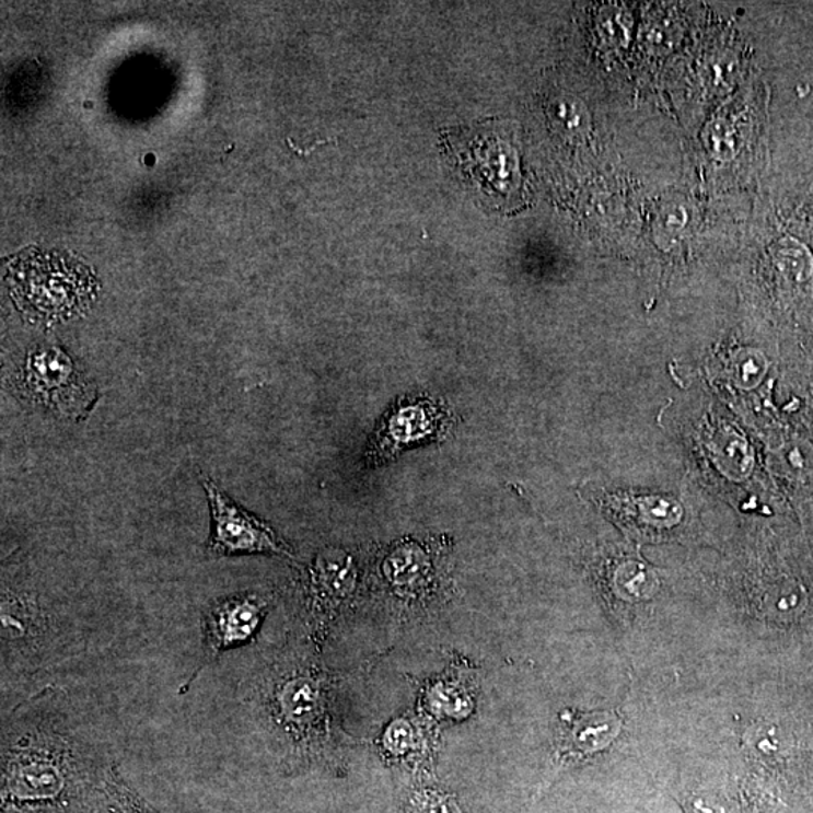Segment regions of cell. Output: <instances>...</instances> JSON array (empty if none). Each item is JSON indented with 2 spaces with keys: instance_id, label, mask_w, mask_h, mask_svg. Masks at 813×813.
Returning a JSON list of instances; mask_svg holds the SVG:
<instances>
[{
  "instance_id": "1",
  "label": "cell",
  "mask_w": 813,
  "mask_h": 813,
  "mask_svg": "<svg viewBox=\"0 0 813 813\" xmlns=\"http://www.w3.org/2000/svg\"><path fill=\"white\" fill-rule=\"evenodd\" d=\"M271 728L300 758L327 759L339 743L330 676L310 664L276 667L264 688Z\"/></svg>"
},
{
  "instance_id": "2",
  "label": "cell",
  "mask_w": 813,
  "mask_h": 813,
  "mask_svg": "<svg viewBox=\"0 0 813 813\" xmlns=\"http://www.w3.org/2000/svg\"><path fill=\"white\" fill-rule=\"evenodd\" d=\"M8 288L15 306L35 324L67 322L90 310L97 280L90 268L59 252L30 249L8 262Z\"/></svg>"
},
{
  "instance_id": "3",
  "label": "cell",
  "mask_w": 813,
  "mask_h": 813,
  "mask_svg": "<svg viewBox=\"0 0 813 813\" xmlns=\"http://www.w3.org/2000/svg\"><path fill=\"white\" fill-rule=\"evenodd\" d=\"M20 396L56 418L80 422L94 410L98 388L62 348L37 347L15 372Z\"/></svg>"
},
{
  "instance_id": "4",
  "label": "cell",
  "mask_w": 813,
  "mask_h": 813,
  "mask_svg": "<svg viewBox=\"0 0 813 813\" xmlns=\"http://www.w3.org/2000/svg\"><path fill=\"white\" fill-rule=\"evenodd\" d=\"M70 743L50 732H26L3 748V787L11 800H54L67 787L71 765Z\"/></svg>"
},
{
  "instance_id": "5",
  "label": "cell",
  "mask_w": 813,
  "mask_h": 813,
  "mask_svg": "<svg viewBox=\"0 0 813 813\" xmlns=\"http://www.w3.org/2000/svg\"><path fill=\"white\" fill-rule=\"evenodd\" d=\"M359 567L350 553L326 548L303 572L304 614L312 640L322 647L336 619L355 599Z\"/></svg>"
},
{
  "instance_id": "6",
  "label": "cell",
  "mask_w": 813,
  "mask_h": 813,
  "mask_svg": "<svg viewBox=\"0 0 813 813\" xmlns=\"http://www.w3.org/2000/svg\"><path fill=\"white\" fill-rule=\"evenodd\" d=\"M204 488L211 514L208 555L213 558L242 555L292 556L290 546L274 529L240 508L213 480H204Z\"/></svg>"
},
{
  "instance_id": "7",
  "label": "cell",
  "mask_w": 813,
  "mask_h": 813,
  "mask_svg": "<svg viewBox=\"0 0 813 813\" xmlns=\"http://www.w3.org/2000/svg\"><path fill=\"white\" fill-rule=\"evenodd\" d=\"M270 606L271 596L259 592H244L211 603L202 614V663L184 684L183 692L198 678L199 672L213 664L223 652L252 642Z\"/></svg>"
},
{
  "instance_id": "8",
  "label": "cell",
  "mask_w": 813,
  "mask_h": 813,
  "mask_svg": "<svg viewBox=\"0 0 813 813\" xmlns=\"http://www.w3.org/2000/svg\"><path fill=\"white\" fill-rule=\"evenodd\" d=\"M623 731V719L615 711L565 710L556 735L555 770L594 758L606 751Z\"/></svg>"
},
{
  "instance_id": "9",
  "label": "cell",
  "mask_w": 813,
  "mask_h": 813,
  "mask_svg": "<svg viewBox=\"0 0 813 813\" xmlns=\"http://www.w3.org/2000/svg\"><path fill=\"white\" fill-rule=\"evenodd\" d=\"M448 422V415L431 400H415L395 407L376 431L371 458L386 462L407 448L439 439Z\"/></svg>"
},
{
  "instance_id": "10",
  "label": "cell",
  "mask_w": 813,
  "mask_h": 813,
  "mask_svg": "<svg viewBox=\"0 0 813 813\" xmlns=\"http://www.w3.org/2000/svg\"><path fill=\"white\" fill-rule=\"evenodd\" d=\"M384 579L400 596H418L427 592L432 579V564L426 548L404 544L388 553L383 565Z\"/></svg>"
},
{
  "instance_id": "11",
  "label": "cell",
  "mask_w": 813,
  "mask_h": 813,
  "mask_svg": "<svg viewBox=\"0 0 813 813\" xmlns=\"http://www.w3.org/2000/svg\"><path fill=\"white\" fill-rule=\"evenodd\" d=\"M382 744L384 751L394 758H407L428 746V735L415 720L404 717L388 724Z\"/></svg>"
},
{
  "instance_id": "12",
  "label": "cell",
  "mask_w": 813,
  "mask_h": 813,
  "mask_svg": "<svg viewBox=\"0 0 813 813\" xmlns=\"http://www.w3.org/2000/svg\"><path fill=\"white\" fill-rule=\"evenodd\" d=\"M431 696L432 698H428V704L431 702L432 711L450 717H464L467 715L466 708H468L471 699H468L467 693H464L462 687L455 686L454 681L435 684V687L432 688Z\"/></svg>"
},
{
  "instance_id": "13",
  "label": "cell",
  "mask_w": 813,
  "mask_h": 813,
  "mask_svg": "<svg viewBox=\"0 0 813 813\" xmlns=\"http://www.w3.org/2000/svg\"><path fill=\"white\" fill-rule=\"evenodd\" d=\"M419 804V813H460L454 801L448 797L428 794L422 799H416Z\"/></svg>"
},
{
  "instance_id": "14",
  "label": "cell",
  "mask_w": 813,
  "mask_h": 813,
  "mask_svg": "<svg viewBox=\"0 0 813 813\" xmlns=\"http://www.w3.org/2000/svg\"><path fill=\"white\" fill-rule=\"evenodd\" d=\"M3 813H56L51 806H43V804H8L5 812Z\"/></svg>"
}]
</instances>
